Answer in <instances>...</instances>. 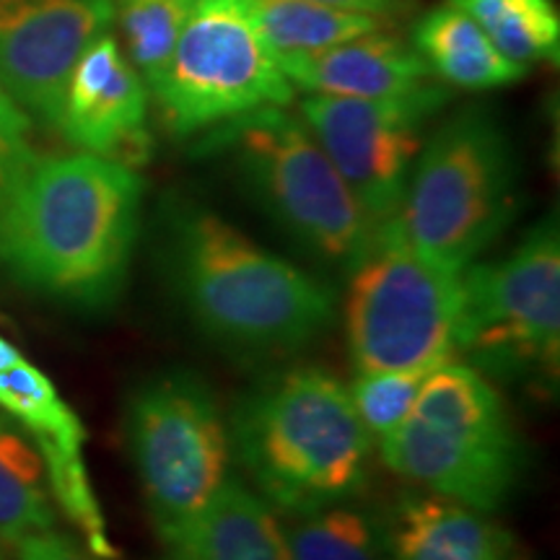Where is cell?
I'll use <instances>...</instances> for the list:
<instances>
[{
    "label": "cell",
    "instance_id": "6da1fadb",
    "mask_svg": "<svg viewBox=\"0 0 560 560\" xmlns=\"http://www.w3.org/2000/svg\"><path fill=\"white\" fill-rule=\"evenodd\" d=\"M143 182L94 153L34 156L0 190V270L21 289L100 312L128 283Z\"/></svg>",
    "mask_w": 560,
    "mask_h": 560
},
{
    "label": "cell",
    "instance_id": "7a4b0ae2",
    "mask_svg": "<svg viewBox=\"0 0 560 560\" xmlns=\"http://www.w3.org/2000/svg\"><path fill=\"white\" fill-rule=\"evenodd\" d=\"M166 276L198 330L240 353L310 346L338 312L330 283L202 208L172 213Z\"/></svg>",
    "mask_w": 560,
    "mask_h": 560
},
{
    "label": "cell",
    "instance_id": "3957f363",
    "mask_svg": "<svg viewBox=\"0 0 560 560\" xmlns=\"http://www.w3.org/2000/svg\"><path fill=\"white\" fill-rule=\"evenodd\" d=\"M229 436L262 501L291 516L359 495L374 441L348 387L317 366L285 371L244 397Z\"/></svg>",
    "mask_w": 560,
    "mask_h": 560
},
{
    "label": "cell",
    "instance_id": "277c9868",
    "mask_svg": "<svg viewBox=\"0 0 560 560\" xmlns=\"http://www.w3.org/2000/svg\"><path fill=\"white\" fill-rule=\"evenodd\" d=\"M516 198L509 136L486 109H462L420 149L389 221L420 257L462 272L509 226Z\"/></svg>",
    "mask_w": 560,
    "mask_h": 560
},
{
    "label": "cell",
    "instance_id": "5b68a950",
    "mask_svg": "<svg viewBox=\"0 0 560 560\" xmlns=\"http://www.w3.org/2000/svg\"><path fill=\"white\" fill-rule=\"evenodd\" d=\"M380 452L392 472L486 514L506 503L524 470L501 395L478 369L452 361L425 376L408 420Z\"/></svg>",
    "mask_w": 560,
    "mask_h": 560
},
{
    "label": "cell",
    "instance_id": "8992f818",
    "mask_svg": "<svg viewBox=\"0 0 560 560\" xmlns=\"http://www.w3.org/2000/svg\"><path fill=\"white\" fill-rule=\"evenodd\" d=\"M202 151L229 153L265 213L322 262L350 272L366 255L376 223L301 115L255 109L208 130Z\"/></svg>",
    "mask_w": 560,
    "mask_h": 560
},
{
    "label": "cell",
    "instance_id": "52a82bcc",
    "mask_svg": "<svg viewBox=\"0 0 560 560\" xmlns=\"http://www.w3.org/2000/svg\"><path fill=\"white\" fill-rule=\"evenodd\" d=\"M462 272L420 257L395 223L376 226L350 268L346 335L355 374L425 371L457 355Z\"/></svg>",
    "mask_w": 560,
    "mask_h": 560
},
{
    "label": "cell",
    "instance_id": "ba28073f",
    "mask_svg": "<svg viewBox=\"0 0 560 560\" xmlns=\"http://www.w3.org/2000/svg\"><path fill=\"white\" fill-rule=\"evenodd\" d=\"M151 94L166 130L190 138L255 109L285 107L293 83L249 0H195Z\"/></svg>",
    "mask_w": 560,
    "mask_h": 560
},
{
    "label": "cell",
    "instance_id": "9c48e42d",
    "mask_svg": "<svg viewBox=\"0 0 560 560\" xmlns=\"http://www.w3.org/2000/svg\"><path fill=\"white\" fill-rule=\"evenodd\" d=\"M125 425L151 520L166 540L231 478L229 425L213 392L190 371H170L140 384Z\"/></svg>",
    "mask_w": 560,
    "mask_h": 560
},
{
    "label": "cell",
    "instance_id": "30bf717a",
    "mask_svg": "<svg viewBox=\"0 0 560 560\" xmlns=\"http://www.w3.org/2000/svg\"><path fill=\"white\" fill-rule=\"evenodd\" d=\"M457 353L501 376L558 382L560 234L545 219L524 242L490 265L462 270Z\"/></svg>",
    "mask_w": 560,
    "mask_h": 560
},
{
    "label": "cell",
    "instance_id": "8fae6325",
    "mask_svg": "<svg viewBox=\"0 0 560 560\" xmlns=\"http://www.w3.org/2000/svg\"><path fill=\"white\" fill-rule=\"evenodd\" d=\"M446 100L450 91L400 102L310 94L299 109L359 206L382 226L400 210L410 172L423 149V120L444 107Z\"/></svg>",
    "mask_w": 560,
    "mask_h": 560
},
{
    "label": "cell",
    "instance_id": "7c38bea8",
    "mask_svg": "<svg viewBox=\"0 0 560 560\" xmlns=\"http://www.w3.org/2000/svg\"><path fill=\"white\" fill-rule=\"evenodd\" d=\"M115 24V0H0V86L58 128L75 62Z\"/></svg>",
    "mask_w": 560,
    "mask_h": 560
},
{
    "label": "cell",
    "instance_id": "4fadbf2b",
    "mask_svg": "<svg viewBox=\"0 0 560 560\" xmlns=\"http://www.w3.org/2000/svg\"><path fill=\"white\" fill-rule=\"evenodd\" d=\"M149 86L112 34L81 55L68 79L58 130L83 153L138 170L151 156Z\"/></svg>",
    "mask_w": 560,
    "mask_h": 560
},
{
    "label": "cell",
    "instance_id": "5bb4252c",
    "mask_svg": "<svg viewBox=\"0 0 560 560\" xmlns=\"http://www.w3.org/2000/svg\"><path fill=\"white\" fill-rule=\"evenodd\" d=\"M278 62L285 79L306 94L400 102L446 91L416 47L384 30Z\"/></svg>",
    "mask_w": 560,
    "mask_h": 560
},
{
    "label": "cell",
    "instance_id": "9a60e30c",
    "mask_svg": "<svg viewBox=\"0 0 560 560\" xmlns=\"http://www.w3.org/2000/svg\"><path fill=\"white\" fill-rule=\"evenodd\" d=\"M389 524L395 560H527L514 532L444 495H405Z\"/></svg>",
    "mask_w": 560,
    "mask_h": 560
},
{
    "label": "cell",
    "instance_id": "2e32d148",
    "mask_svg": "<svg viewBox=\"0 0 560 560\" xmlns=\"http://www.w3.org/2000/svg\"><path fill=\"white\" fill-rule=\"evenodd\" d=\"M164 545L166 560H291L283 524L260 495L234 478Z\"/></svg>",
    "mask_w": 560,
    "mask_h": 560
},
{
    "label": "cell",
    "instance_id": "e0dca14e",
    "mask_svg": "<svg viewBox=\"0 0 560 560\" xmlns=\"http://www.w3.org/2000/svg\"><path fill=\"white\" fill-rule=\"evenodd\" d=\"M412 47L436 79L467 91L509 86L529 70L501 55L488 34L452 3L420 19Z\"/></svg>",
    "mask_w": 560,
    "mask_h": 560
},
{
    "label": "cell",
    "instance_id": "ac0fdd59",
    "mask_svg": "<svg viewBox=\"0 0 560 560\" xmlns=\"http://www.w3.org/2000/svg\"><path fill=\"white\" fill-rule=\"evenodd\" d=\"M283 537L291 560H395L392 524L346 501L293 516Z\"/></svg>",
    "mask_w": 560,
    "mask_h": 560
},
{
    "label": "cell",
    "instance_id": "d6986e66",
    "mask_svg": "<svg viewBox=\"0 0 560 560\" xmlns=\"http://www.w3.org/2000/svg\"><path fill=\"white\" fill-rule=\"evenodd\" d=\"M45 462L26 431L0 416V542L16 545L37 532L55 529Z\"/></svg>",
    "mask_w": 560,
    "mask_h": 560
},
{
    "label": "cell",
    "instance_id": "ffe728a7",
    "mask_svg": "<svg viewBox=\"0 0 560 560\" xmlns=\"http://www.w3.org/2000/svg\"><path fill=\"white\" fill-rule=\"evenodd\" d=\"M249 3L276 58L325 50L361 34L384 30L387 24L371 13L335 9L314 0H249Z\"/></svg>",
    "mask_w": 560,
    "mask_h": 560
},
{
    "label": "cell",
    "instance_id": "44dd1931",
    "mask_svg": "<svg viewBox=\"0 0 560 560\" xmlns=\"http://www.w3.org/2000/svg\"><path fill=\"white\" fill-rule=\"evenodd\" d=\"M452 5L524 68L560 58V16L552 0H452Z\"/></svg>",
    "mask_w": 560,
    "mask_h": 560
},
{
    "label": "cell",
    "instance_id": "7402d4cb",
    "mask_svg": "<svg viewBox=\"0 0 560 560\" xmlns=\"http://www.w3.org/2000/svg\"><path fill=\"white\" fill-rule=\"evenodd\" d=\"M0 408L34 439L37 446L81 452L86 429L68 408L45 371L21 359L0 371Z\"/></svg>",
    "mask_w": 560,
    "mask_h": 560
},
{
    "label": "cell",
    "instance_id": "603a6c76",
    "mask_svg": "<svg viewBox=\"0 0 560 560\" xmlns=\"http://www.w3.org/2000/svg\"><path fill=\"white\" fill-rule=\"evenodd\" d=\"M192 5L195 0H115L128 60L149 91L164 73Z\"/></svg>",
    "mask_w": 560,
    "mask_h": 560
},
{
    "label": "cell",
    "instance_id": "cb8c5ba5",
    "mask_svg": "<svg viewBox=\"0 0 560 560\" xmlns=\"http://www.w3.org/2000/svg\"><path fill=\"white\" fill-rule=\"evenodd\" d=\"M425 371H366L355 374L348 395L371 439L382 441L408 420Z\"/></svg>",
    "mask_w": 560,
    "mask_h": 560
},
{
    "label": "cell",
    "instance_id": "d4e9b609",
    "mask_svg": "<svg viewBox=\"0 0 560 560\" xmlns=\"http://www.w3.org/2000/svg\"><path fill=\"white\" fill-rule=\"evenodd\" d=\"M30 128V115L0 86V190L34 159Z\"/></svg>",
    "mask_w": 560,
    "mask_h": 560
},
{
    "label": "cell",
    "instance_id": "484cf974",
    "mask_svg": "<svg viewBox=\"0 0 560 560\" xmlns=\"http://www.w3.org/2000/svg\"><path fill=\"white\" fill-rule=\"evenodd\" d=\"M13 548H16L19 560H102L91 550H83L79 542H73L70 537L60 535V532L55 529L24 537V540H19Z\"/></svg>",
    "mask_w": 560,
    "mask_h": 560
},
{
    "label": "cell",
    "instance_id": "4316f807",
    "mask_svg": "<svg viewBox=\"0 0 560 560\" xmlns=\"http://www.w3.org/2000/svg\"><path fill=\"white\" fill-rule=\"evenodd\" d=\"M314 3L335 5V9H346V11L371 13V16H380L387 21L392 16H402V13L408 11L410 0H314Z\"/></svg>",
    "mask_w": 560,
    "mask_h": 560
},
{
    "label": "cell",
    "instance_id": "83f0119b",
    "mask_svg": "<svg viewBox=\"0 0 560 560\" xmlns=\"http://www.w3.org/2000/svg\"><path fill=\"white\" fill-rule=\"evenodd\" d=\"M21 359H24V355L19 353V348L0 335V371L13 366V363H19Z\"/></svg>",
    "mask_w": 560,
    "mask_h": 560
},
{
    "label": "cell",
    "instance_id": "f1b7e54d",
    "mask_svg": "<svg viewBox=\"0 0 560 560\" xmlns=\"http://www.w3.org/2000/svg\"><path fill=\"white\" fill-rule=\"evenodd\" d=\"M0 560H5V558H3V550H0Z\"/></svg>",
    "mask_w": 560,
    "mask_h": 560
}]
</instances>
